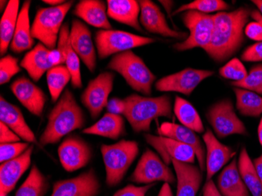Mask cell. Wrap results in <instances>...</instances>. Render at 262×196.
Listing matches in <instances>:
<instances>
[{"instance_id":"1","label":"cell","mask_w":262,"mask_h":196,"mask_svg":"<svg viewBox=\"0 0 262 196\" xmlns=\"http://www.w3.org/2000/svg\"><path fill=\"white\" fill-rule=\"evenodd\" d=\"M250 16L251 10L246 7L213 15V35L205 51L213 60L224 62L239 51L244 42V29Z\"/></svg>"},{"instance_id":"2","label":"cell","mask_w":262,"mask_h":196,"mask_svg":"<svg viewBox=\"0 0 262 196\" xmlns=\"http://www.w3.org/2000/svg\"><path fill=\"white\" fill-rule=\"evenodd\" d=\"M85 115L73 93L66 90L48 116V122L39 138L41 145L56 144L76 129L83 128Z\"/></svg>"},{"instance_id":"3","label":"cell","mask_w":262,"mask_h":196,"mask_svg":"<svg viewBox=\"0 0 262 196\" xmlns=\"http://www.w3.org/2000/svg\"><path fill=\"white\" fill-rule=\"evenodd\" d=\"M124 101L126 111L123 116L135 133L149 131L151 122L157 118H171V98L166 94L156 97L131 94Z\"/></svg>"},{"instance_id":"4","label":"cell","mask_w":262,"mask_h":196,"mask_svg":"<svg viewBox=\"0 0 262 196\" xmlns=\"http://www.w3.org/2000/svg\"><path fill=\"white\" fill-rule=\"evenodd\" d=\"M107 69L121 75L134 91L146 96L151 94V86L157 77L145 61L133 51H125L114 55Z\"/></svg>"},{"instance_id":"5","label":"cell","mask_w":262,"mask_h":196,"mask_svg":"<svg viewBox=\"0 0 262 196\" xmlns=\"http://www.w3.org/2000/svg\"><path fill=\"white\" fill-rule=\"evenodd\" d=\"M101 155L106 172V184L117 186L139 153V145L135 141L121 140L113 144H102Z\"/></svg>"},{"instance_id":"6","label":"cell","mask_w":262,"mask_h":196,"mask_svg":"<svg viewBox=\"0 0 262 196\" xmlns=\"http://www.w3.org/2000/svg\"><path fill=\"white\" fill-rule=\"evenodd\" d=\"M73 3L66 1L58 7L39 8L32 23V37L51 51L56 49L64 17L73 7Z\"/></svg>"},{"instance_id":"7","label":"cell","mask_w":262,"mask_h":196,"mask_svg":"<svg viewBox=\"0 0 262 196\" xmlns=\"http://www.w3.org/2000/svg\"><path fill=\"white\" fill-rule=\"evenodd\" d=\"M182 18L185 27L189 30V35L182 42L174 44L173 48L180 52L194 48H202L206 51L213 35V15L188 10L182 14Z\"/></svg>"},{"instance_id":"8","label":"cell","mask_w":262,"mask_h":196,"mask_svg":"<svg viewBox=\"0 0 262 196\" xmlns=\"http://www.w3.org/2000/svg\"><path fill=\"white\" fill-rule=\"evenodd\" d=\"M154 42L155 39L152 38L113 29L98 31L95 36L98 57L101 60Z\"/></svg>"},{"instance_id":"9","label":"cell","mask_w":262,"mask_h":196,"mask_svg":"<svg viewBox=\"0 0 262 196\" xmlns=\"http://www.w3.org/2000/svg\"><path fill=\"white\" fill-rule=\"evenodd\" d=\"M129 180L143 185H149L157 181H163L170 185L177 182L176 177L168 165L149 148L143 153Z\"/></svg>"},{"instance_id":"10","label":"cell","mask_w":262,"mask_h":196,"mask_svg":"<svg viewBox=\"0 0 262 196\" xmlns=\"http://www.w3.org/2000/svg\"><path fill=\"white\" fill-rule=\"evenodd\" d=\"M207 118L219 138H227L235 134H248L244 122L235 114L230 100H222L212 105L207 112Z\"/></svg>"},{"instance_id":"11","label":"cell","mask_w":262,"mask_h":196,"mask_svg":"<svg viewBox=\"0 0 262 196\" xmlns=\"http://www.w3.org/2000/svg\"><path fill=\"white\" fill-rule=\"evenodd\" d=\"M115 75L111 72H104L90 81L81 95V102L88 109L91 118L96 119L107 107L108 97L113 89Z\"/></svg>"},{"instance_id":"12","label":"cell","mask_w":262,"mask_h":196,"mask_svg":"<svg viewBox=\"0 0 262 196\" xmlns=\"http://www.w3.org/2000/svg\"><path fill=\"white\" fill-rule=\"evenodd\" d=\"M213 71L188 68L159 79L155 88L160 92H178L190 96L200 82L213 76Z\"/></svg>"},{"instance_id":"13","label":"cell","mask_w":262,"mask_h":196,"mask_svg":"<svg viewBox=\"0 0 262 196\" xmlns=\"http://www.w3.org/2000/svg\"><path fill=\"white\" fill-rule=\"evenodd\" d=\"M92 156L91 146L80 137L70 135L59 146V159L68 172H74L88 166Z\"/></svg>"},{"instance_id":"14","label":"cell","mask_w":262,"mask_h":196,"mask_svg":"<svg viewBox=\"0 0 262 196\" xmlns=\"http://www.w3.org/2000/svg\"><path fill=\"white\" fill-rule=\"evenodd\" d=\"M101 183L93 168L70 179L54 183L51 196H97Z\"/></svg>"},{"instance_id":"15","label":"cell","mask_w":262,"mask_h":196,"mask_svg":"<svg viewBox=\"0 0 262 196\" xmlns=\"http://www.w3.org/2000/svg\"><path fill=\"white\" fill-rule=\"evenodd\" d=\"M141 13L140 24L148 32L163 37L182 39L187 37L185 32L173 30L169 26L164 14L157 4L150 0L139 1Z\"/></svg>"},{"instance_id":"16","label":"cell","mask_w":262,"mask_h":196,"mask_svg":"<svg viewBox=\"0 0 262 196\" xmlns=\"http://www.w3.org/2000/svg\"><path fill=\"white\" fill-rule=\"evenodd\" d=\"M144 138L148 144L160 153L162 159L168 166L171 163V159L191 164L195 163V150L187 144L166 137L154 136L149 134H145Z\"/></svg>"},{"instance_id":"17","label":"cell","mask_w":262,"mask_h":196,"mask_svg":"<svg viewBox=\"0 0 262 196\" xmlns=\"http://www.w3.org/2000/svg\"><path fill=\"white\" fill-rule=\"evenodd\" d=\"M70 43L73 51L84 63L90 72L96 69V49L89 28L79 20H73L70 29Z\"/></svg>"},{"instance_id":"18","label":"cell","mask_w":262,"mask_h":196,"mask_svg":"<svg viewBox=\"0 0 262 196\" xmlns=\"http://www.w3.org/2000/svg\"><path fill=\"white\" fill-rule=\"evenodd\" d=\"M206 145V181L213 177L235 157V153L229 146L221 143L210 129L203 136Z\"/></svg>"},{"instance_id":"19","label":"cell","mask_w":262,"mask_h":196,"mask_svg":"<svg viewBox=\"0 0 262 196\" xmlns=\"http://www.w3.org/2000/svg\"><path fill=\"white\" fill-rule=\"evenodd\" d=\"M10 88L16 98L29 113L35 116L42 115L47 97L37 85L28 78L21 76L12 82Z\"/></svg>"},{"instance_id":"20","label":"cell","mask_w":262,"mask_h":196,"mask_svg":"<svg viewBox=\"0 0 262 196\" xmlns=\"http://www.w3.org/2000/svg\"><path fill=\"white\" fill-rule=\"evenodd\" d=\"M34 145H30L21 156L0 166V196L7 195L15 188L22 175L30 167Z\"/></svg>"},{"instance_id":"21","label":"cell","mask_w":262,"mask_h":196,"mask_svg":"<svg viewBox=\"0 0 262 196\" xmlns=\"http://www.w3.org/2000/svg\"><path fill=\"white\" fill-rule=\"evenodd\" d=\"M160 136L166 137L175 140L192 147L195 150L196 159H198L200 169L206 170V151L204 144L195 131L188 129L182 125L173 122H165L159 128Z\"/></svg>"},{"instance_id":"22","label":"cell","mask_w":262,"mask_h":196,"mask_svg":"<svg viewBox=\"0 0 262 196\" xmlns=\"http://www.w3.org/2000/svg\"><path fill=\"white\" fill-rule=\"evenodd\" d=\"M177 178L176 196H196L203 181V171L191 163L171 159Z\"/></svg>"},{"instance_id":"23","label":"cell","mask_w":262,"mask_h":196,"mask_svg":"<svg viewBox=\"0 0 262 196\" xmlns=\"http://www.w3.org/2000/svg\"><path fill=\"white\" fill-rule=\"evenodd\" d=\"M0 121L18 135L20 139L27 143L38 144L35 134L27 124L20 109L7 101L3 96L0 97Z\"/></svg>"},{"instance_id":"24","label":"cell","mask_w":262,"mask_h":196,"mask_svg":"<svg viewBox=\"0 0 262 196\" xmlns=\"http://www.w3.org/2000/svg\"><path fill=\"white\" fill-rule=\"evenodd\" d=\"M20 66L27 71L34 82H38L46 72L54 67L52 51L39 42L25 55Z\"/></svg>"},{"instance_id":"25","label":"cell","mask_w":262,"mask_h":196,"mask_svg":"<svg viewBox=\"0 0 262 196\" xmlns=\"http://www.w3.org/2000/svg\"><path fill=\"white\" fill-rule=\"evenodd\" d=\"M73 14L93 27L111 30L108 18L107 4L101 0H81L76 4Z\"/></svg>"},{"instance_id":"26","label":"cell","mask_w":262,"mask_h":196,"mask_svg":"<svg viewBox=\"0 0 262 196\" xmlns=\"http://www.w3.org/2000/svg\"><path fill=\"white\" fill-rule=\"evenodd\" d=\"M107 12L110 18L130 26L136 30L141 32L140 26V7L139 1L135 0H108Z\"/></svg>"},{"instance_id":"27","label":"cell","mask_w":262,"mask_h":196,"mask_svg":"<svg viewBox=\"0 0 262 196\" xmlns=\"http://www.w3.org/2000/svg\"><path fill=\"white\" fill-rule=\"evenodd\" d=\"M216 186L222 196H250V191L239 175L235 159L221 172Z\"/></svg>"},{"instance_id":"28","label":"cell","mask_w":262,"mask_h":196,"mask_svg":"<svg viewBox=\"0 0 262 196\" xmlns=\"http://www.w3.org/2000/svg\"><path fill=\"white\" fill-rule=\"evenodd\" d=\"M31 4L32 2L29 0L24 3L19 13L17 27L10 46V51L15 54L29 51L32 48L35 42V39L32 37V26H30L29 20Z\"/></svg>"},{"instance_id":"29","label":"cell","mask_w":262,"mask_h":196,"mask_svg":"<svg viewBox=\"0 0 262 196\" xmlns=\"http://www.w3.org/2000/svg\"><path fill=\"white\" fill-rule=\"evenodd\" d=\"M82 133L118 140L126 134L124 119L120 115L107 113L94 125L82 129Z\"/></svg>"},{"instance_id":"30","label":"cell","mask_w":262,"mask_h":196,"mask_svg":"<svg viewBox=\"0 0 262 196\" xmlns=\"http://www.w3.org/2000/svg\"><path fill=\"white\" fill-rule=\"evenodd\" d=\"M19 0H10L0 21V54L5 55L14 38L18 20Z\"/></svg>"},{"instance_id":"31","label":"cell","mask_w":262,"mask_h":196,"mask_svg":"<svg viewBox=\"0 0 262 196\" xmlns=\"http://www.w3.org/2000/svg\"><path fill=\"white\" fill-rule=\"evenodd\" d=\"M173 112L182 126L195 131L197 134L204 132V123L198 112L189 101L182 97H175Z\"/></svg>"},{"instance_id":"32","label":"cell","mask_w":262,"mask_h":196,"mask_svg":"<svg viewBox=\"0 0 262 196\" xmlns=\"http://www.w3.org/2000/svg\"><path fill=\"white\" fill-rule=\"evenodd\" d=\"M239 175L252 196H262V183L245 147L241 148L238 160Z\"/></svg>"},{"instance_id":"33","label":"cell","mask_w":262,"mask_h":196,"mask_svg":"<svg viewBox=\"0 0 262 196\" xmlns=\"http://www.w3.org/2000/svg\"><path fill=\"white\" fill-rule=\"evenodd\" d=\"M49 182L45 175L35 164L30 173L16 192L15 196H44L49 189Z\"/></svg>"},{"instance_id":"34","label":"cell","mask_w":262,"mask_h":196,"mask_svg":"<svg viewBox=\"0 0 262 196\" xmlns=\"http://www.w3.org/2000/svg\"><path fill=\"white\" fill-rule=\"evenodd\" d=\"M236 107L242 116L259 117L262 114V97L256 93L241 88H234Z\"/></svg>"},{"instance_id":"35","label":"cell","mask_w":262,"mask_h":196,"mask_svg":"<svg viewBox=\"0 0 262 196\" xmlns=\"http://www.w3.org/2000/svg\"><path fill=\"white\" fill-rule=\"evenodd\" d=\"M70 80H72L70 72L64 64L54 66L47 72V85L53 102L58 101Z\"/></svg>"},{"instance_id":"36","label":"cell","mask_w":262,"mask_h":196,"mask_svg":"<svg viewBox=\"0 0 262 196\" xmlns=\"http://www.w3.org/2000/svg\"><path fill=\"white\" fill-rule=\"evenodd\" d=\"M229 6L227 3L224 2L222 0H195L193 2L188 4H184L182 7L177 9L173 11V15L180 14L182 12L188 11V10H195V11L207 14L211 12L222 11L228 10Z\"/></svg>"},{"instance_id":"37","label":"cell","mask_w":262,"mask_h":196,"mask_svg":"<svg viewBox=\"0 0 262 196\" xmlns=\"http://www.w3.org/2000/svg\"><path fill=\"white\" fill-rule=\"evenodd\" d=\"M69 45H70V29H69V24L64 23L59 34L57 47L52 51L54 66H61L66 62Z\"/></svg>"},{"instance_id":"38","label":"cell","mask_w":262,"mask_h":196,"mask_svg":"<svg viewBox=\"0 0 262 196\" xmlns=\"http://www.w3.org/2000/svg\"><path fill=\"white\" fill-rule=\"evenodd\" d=\"M235 88L262 94V64H257L251 69L247 77L241 82H232Z\"/></svg>"},{"instance_id":"39","label":"cell","mask_w":262,"mask_h":196,"mask_svg":"<svg viewBox=\"0 0 262 196\" xmlns=\"http://www.w3.org/2000/svg\"><path fill=\"white\" fill-rule=\"evenodd\" d=\"M219 74L225 79L232 80V82H241L247 77L248 72L239 59L233 58L221 68Z\"/></svg>"},{"instance_id":"40","label":"cell","mask_w":262,"mask_h":196,"mask_svg":"<svg viewBox=\"0 0 262 196\" xmlns=\"http://www.w3.org/2000/svg\"><path fill=\"white\" fill-rule=\"evenodd\" d=\"M20 72L18 59L7 54L0 60V83L1 85L10 82V79Z\"/></svg>"},{"instance_id":"41","label":"cell","mask_w":262,"mask_h":196,"mask_svg":"<svg viewBox=\"0 0 262 196\" xmlns=\"http://www.w3.org/2000/svg\"><path fill=\"white\" fill-rule=\"evenodd\" d=\"M80 58L76 54L72 46L69 45L68 51L67 59H66V66L70 72L72 76V85L73 88L79 89L82 88V76H81Z\"/></svg>"},{"instance_id":"42","label":"cell","mask_w":262,"mask_h":196,"mask_svg":"<svg viewBox=\"0 0 262 196\" xmlns=\"http://www.w3.org/2000/svg\"><path fill=\"white\" fill-rule=\"evenodd\" d=\"M30 147L27 142L8 143L0 144V163L10 161L21 156Z\"/></svg>"},{"instance_id":"43","label":"cell","mask_w":262,"mask_h":196,"mask_svg":"<svg viewBox=\"0 0 262 196\" xmlns=\"http://www.w3.org/2000/svg\"><path fill=\"white\" fill-rule=\"evenodd\" d=\"M155 186V184L135 186L134 185H126L122 189L116 191L113 196H145L148 191Z\"/></svg>"},{"instance_id":"44","label":"cell","mask_w":262,"mask_h":196,"mask_svg":"<svg viewBox=\"0 0 262 196\" xmlns=\"http://www.w3.org/2000/svg\"><path fill=\"white\" fill-rule=\"evenodd\" d=\"M241 59L247 62L262 61V42H257L247 47L241 55Z\"/></svg>"},{"instance_id":"45","label":"cell","mask_w":262,"mask_h":196,"mask_svg":"<svg viewBox=\"0 0 262 196\" xmlns=\"http://www.w3.org/2000/svg\"><path fill=\"white\" fill-rule=\"evenodd\" d=\"M20 138L10 127L0 122V142L1 144L20 142Z\"/></svg>"},{"instance_id":"46","label":"cell","mask_w":262,"mask_h":196,"mask_svg":"<svg viewBox=\"0 0 262 196\" xmlns=\"http://www.w3.org/2000/svg\"><path fill=\"white\" fill-rule=\"evenodd\" d=\"M106 108L108 113L123 116L126 111V102L124 100L120 99L118 97H113L108 100Z\"/></svg>"},{"instance_id":"47","label":"cell","mask_w":262,"mask_h":196,"mask_svg":"<svg viewBox=\"0 0 262 196\" xmlns=\"http://www.w3.org/2000/svg\"><path fill=\"white\" fill-rule=\"evenodd\" d=\"M245 35L253 40L262 41V25L259 22L249 23L245 29Z\"/></svg>"},{"instance_id":"48","label":"cell","mask_w":262,"mask_h":196,"mask_svg":"<svg viewBox=\"0 0 262 196\" xmlns=\"http://www.w3.org/2000/svg\"><path fill=\"white\" fill-rule=\"evenodd\" d=\"M203 196H222L212 180L206 181L203 189Z\"/></svg>"},{"instance_id":"49","label":"cell","mask_w":262,"mask_h":196,"mask_svg":"<svg viewBox=\"0 0 262 196\" xmlns=\"http://www.w3.org/2000/svg\"><path fill=\"white\" fill-rule=\"evenodd\" d=\"M253 163H254V167H255L259 178H260V181L262 183V155H260L259 157L254 159L253 160Z\"/></svg>"},{"instance_id":"50","label":"cell","mask_w":262,"mask_h":196,"mask_svg":"<svg viewBox=\"0 0 262 196\" xmlns=\"http://www.w3.org/2000/svg\"><path fill=\"white\" fill-rule=\"evenodd\" d=\"M157 196H173L170 184L164 183Z\"/></svg>"},{"instance_id":"51","label":"cell","mask_w":262,"mask_h":196,"mask_svg":"<svg viewBox=\"0 0 262 196\" xmlns=\"http://www.w3.org/2000/svg\"><path fill=\"white\" fill-rule=\"evenodd\" d=\"M42 2L48 4L51 7H58V6L64 4V3H66V1H64V0H43Z\"/></svg>"},{"instance_id":"52","label":"cell","mask_w":262,"mask_h":196,"mask_svg":"<svg viewBox=\"0 0 262 196\" xmlns=\"http://www.w3.org/2000/svg\"><path fill=\"white\" fill-rule=\"evenodd\" d=\"M160 3H161L162 5L165 7L169 15H170V11H171L172 7L173 6V1H160Z\"/></svg>"},{"instance_id":"53","label":"cell","mask_w":262,"mask_h":196,"mask_svg":"<svg viewBox=\"0 0 262 196\" xmlns=\"http://www.w3.org/2000/svg\"><path fill=\"white\" fill-rule=\"evenodd\" d=\"M251 17L254 20H255V21L259 22V23L261 24L262 25V16L261 14H260V12L257 11V10H254L251 13Z\"/></svg>"},{"instance_id":"54","label":"cell","mask_w":262,"mask_h":196,"mask_svg":"<svg viewBox=\"0 0 262 196\" xmlns=\"http://www.w3.org/2000/svg\"><path fill=\"white\" fill-rule=\"evenodd\" d=\"M257 134H258L259 142H260V145L262 146V117L260 118V122H259Z\"/></svg>"},{"instance_id":"55","label":"cell","mask_w":262,"mask_h":196,"mask_svg":"<svg viewBox=\"0 0 262 196\" xmlns=\"http://www.w3.org/2000/svg\"><path fill=\"white\" fill-rule=\"evenodd\" d=\"M252 3H254L256 7L259 9L260 14H261L262 16V0H254V1H252Z\"/></svg>"},{"instance_id":"56","label":"cell","mask_w":262,"mask_h":196,"mask_svg":"<svg viewBox=\"0 0 262 196\" xmlns=\"http://www.w3.org/2000/svg\"><path fill=\"white\" fill-rule=\"evenodd\" d=\"M7 4H8V2H7V1H3V0L2 1H0V10L3 11L4 9H6V7H4V6H5V7H7Z\"/></svg>"},{"instance_id":"57","label":"cell","mask_w":262,"mask_h":196,"mask_svg":"<svg viewBox=\"0 0 262 196\" xmlns=\"http://www.w3.org/2000/svg\"><path fill=\"white\" fill-rule=\"evenodd\" d=\"M4 196H8V195H4Z\"/></svg>"}]
</instances>
